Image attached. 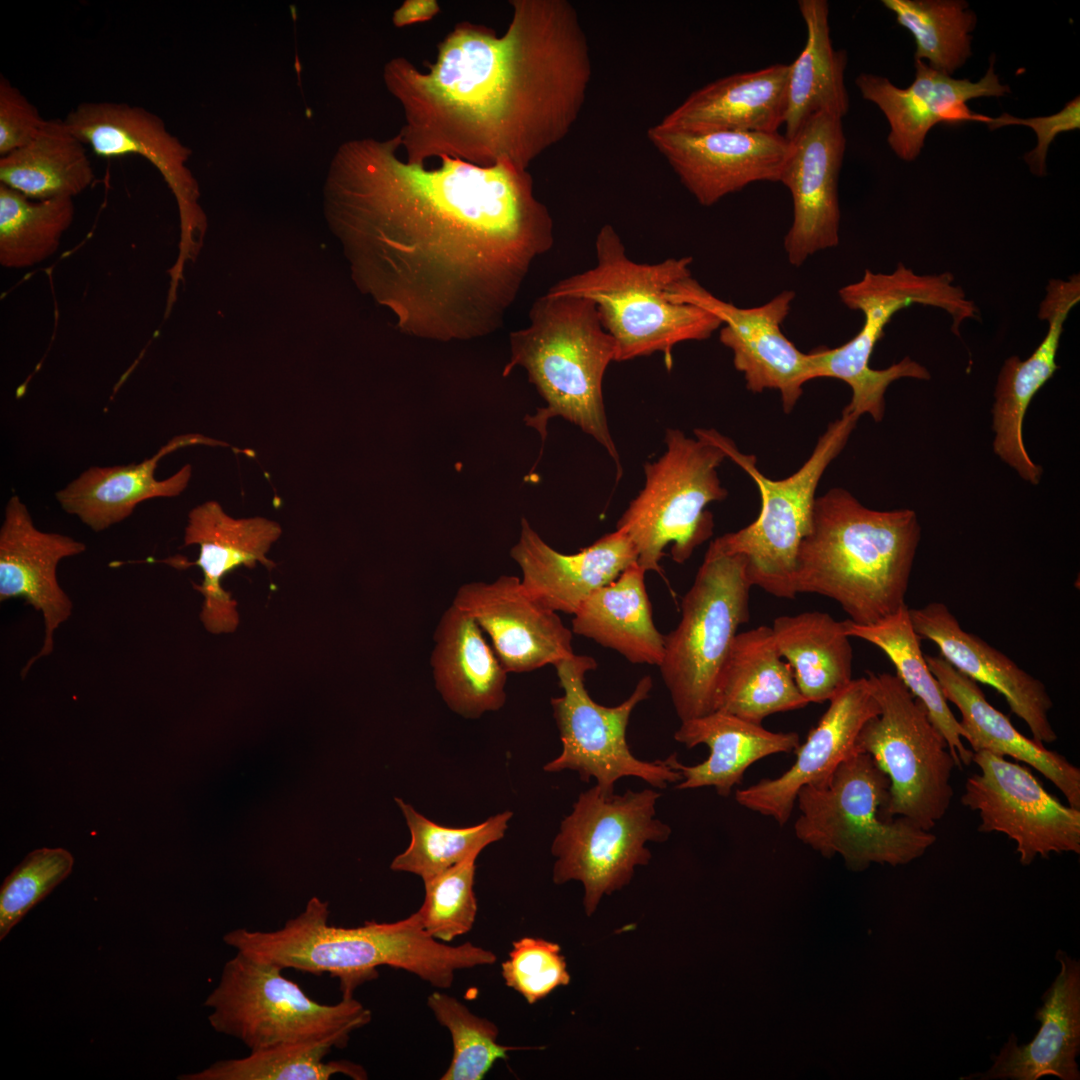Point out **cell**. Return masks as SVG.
I'll return each instance as SVG.
<instances>
[{
    "label": "cell",
    "mask_w": 1080,
    "mask_h": 1080,
    "mask_svg": "<svg viewBox=\"0 0 1080 1080\" xmlns=\"http://www.w3.org/2000/svg\"><path fill=\"white\" fill-rule=\"evenodd\" d=\"M400 137L340 150L329 214L357 287L397 328L449 342L502 325L535 259L554 244L553 219L528 170L440 157L403 160Z\"/></svg>",
    "instance_id": "1"
},
{
    "label": "cell",
    "mask_w": 1080,
    "mask_h": 1080,
    "mask_svg": "<svg viewBox=\"0 0 1080 1080\" xmlns=\"http://www.w3.org/2000/svg\"><path fill=\"white\" fill-rule=\"evenodd\" d=\"M502 35L458 22L425 70L404 57L384 68L400 103L408 162L458 158L528 170L576 123L592 78L589 45L567 0H511Z\"/></svg>",
    "instance_id": "2"
},
{
    "label": "cell",
    "mask_w": 1080,
    "mask_h": 1080,
    "mask_svg": "<svg viewBox=\"0 0 1080 1080\" xmlns=\"http://www.w3.org/2000/svg\"><path fill=\"white\" fill-rule=\"evenodd\" d=\"M328 918V902L313 897L280 929L239 928L227 932L223 941L283 970L329 973L338 978L342 997H352L358 986L377 978L380 966L405 970L435 988H450L456 971L497 960L492 951L470 942L449 946L436 940L416 912L396 922L369 921L351 928L330 925Z\"/></svg>",
    "instance_id": "3"
},
{
    "label": "cell",
    "mask_w": 1080,
    "mask_h": 1080,
    "mask_svg": "<svg viewBox=\"0 0 1080 1080\" xmlns=\"http://www.w3.org/2000/svg\"><path fill=\"white\" fill-rule=\"evenodd\" d=\"M921 527L915 511L865 507L835 487L816 497L812 527L802 540L794 591L836 601L849 619L875 623L905 603Z\"/></svg>",
    "instance_id": "4"
},
{
    "label": "cell",
    "mask_w": 1080,
    "mask_h": 1080,
    "mask_svg": "<svg viewBox=\"0 0 1080 1080\" xmlns=\"http://www.w3.org/2000/svg\"><path fill=\"white\" fill-rule=\"evenodd\" d=\"M510 356L502 375L523 368L545 406L524 417L542 440L551 419L560 417L593 437L622 476L603 401V378L616 358V344L603 328L595 304L582 297L547 292L529 311V325L509 335Z\"/></svg>",
    "instance_id": "5"
},
{
    "label": "cell",
    "mask_w": 1080,
    "mask_h": 1080,
    "mask_svg": "<svg viewBox=\"0 0 1080 1080\" xmlns=\"http://www.w3.org/2000/svg\"><path fill=\"white\" fill-rule=\"evenodd\" d=\"M595 250L593 268L560 280L548 291L595 304L603 328L615 341L616 362L661 353L670 370L677 344L706 340L721 327L715 314L670 296L678 281L691 276V257L637 263L627 256L610 224L600 228Z\"/></svg>",
    "instance_id": "6"
},
{
    "label": "cell",
    "mask_w": 1080,
    "mask_h": 1080,
    "mask_svg": "<svg viewBox=\"0 0 1080 1080\" xmlns=\"http://www.w3.org/2000/svg\"><path fill=\"white\" fill-rule=\"evenodd\" d=\"M838 295L847 308L863 314L864 323L843 345L809 352L813 379L826 377L845 382L852 397L843 412L859 418L869 414L876 422L884 417L885 393L892 382L900 378H931L926 367L910 357L885 369L871 368V355L895 313L912 304L942 309L951 316V329L957 336L965 320L979 319L978 307L960 286L954 285L951 273L919 275L902 263L891 273L866 269L859 281L843 286Z\"/></svg>",
    "instance_id": "7"
},
{
    "label": "cell",
    "mask_w": 1080,
    "mask_h": 1080,
    "mask_svg": "<svg viewBox=\"0 0 1080 1080\" xmlns=\"http://www.w3.org/2000/svg\"><path fill=\"white\" fill-rule=\"evenodd\" d=\"M889 784L869 754L853 753L827 781L801 788L795 836L824 857L840 855L853 871L918 859L936 836L905 817L884 815Z\"/></svg>",
    "instance_id": "8"
},
{
    "label": "cell",
    "mask_w": 1080,
    "mask_h": 1080,
    "mask_svg": "<svg viewBox=\"0 0 1080 1080\" xmlns=\"http://www.w3.org/2000/svg\"><path fill=\"white\" fill-rule=\"evenodd\" d=\"M859 417L842 411L818 438L805 463L787 478L774 480L762 474L754 455L740 452L734 442L714 429H696L719 446L727 458L755 482L761 508L746 527L713 540L724 552L741 555L752 586L779 598L795 599L794 573L799 546L810 532L816 489L827 467L844 449Z\"/></svg>",
    "instance_id": "9"
},
{
    "label": "cell",
    "mask_w": 1080,
    "mask_h": 1080,
    "mask_svg": "<svg viewBox=\"0 0 1080 1080\" xmlns=\"http://www.w3.org/2000/svg\"><path fill=\"white\" fill-rule=\"evenodd\" d=\"M739 554L712 541L681 603V618L664 637L660 665L681 721L716 710L721 674L738 629L749 621L752 587Z\"/></svg>",
    "instance_id": "10"
},
{
    "label": "cell",
    "mask_w": 1080,
    "mask_h": 1080,
    "mask_svg": "<svg viewBox=\"0 0 1080 1080\" xmlns=\"http://www.w3.org/2000/svg\"><path fill=\"white\" fill-rule=\"evenodd\" d=\"M664 441L665 452L645 463V484L616 524L634 545L638 565L661 575L665 548L670 545L673 561L686 562L713 534L707 505L728 495L717 472L727 458L719 446L679 429H667Z\"/></svg>",
    "instance_id": "11"
},
{
    "label": "cell",
    "mask_w": 1080,
    "mask_h": 1080,
    "mask_svg": "<svg viewBox=\"0 0 1080 1080\" xmlns=\"http://www.w3.org/2000/svg\"><path fill=\"white\" fill-rule=\"evenodd\" d=\"M280 967L236 951L204 1006L211 1027L250 1051L284 1043L332 1039L340 1048L370 1023L371 1011L352 997L336 1004L312 1000Z\"/></svg>",
    "instance_id": "12"
},
{
    "label": "cell",
    "mask_w": 1080,
    "mask_h": 1080,
    "mask_svg": "<svg viewBox=\"0 0 1080 1080\" xmlns=\"http://www.w3.org/2000/svg\"><path fill=\"white\" fill-rule=\"evenodd\" d=\"M880 713L861 728L858 752L869 754L889 779L888 818L905 817L930 831L953 797L956 762L925 707L890 673L868 672Z\"/></svg>",
    "instance_id": "13"
},
{
    "label": "cell",
    "mask_w": 1080,
    "mask_h": 1080,
    "mask_svg": "<svg viewBox=\"0 0 1080 1080\" xmlns=\"http://www.w3.org/2000/svg\"><path fill=\"white\" fill-rule=\"evenodd\" d=\"M660 797L650 788L615 794L595 785L578 796L562 820L551 846L553 881H580L587 915L603 895L627 885L637 866L649 863L648 842L663 843L671 836V827L656 817Z\"/></svg>",
    "instance_id": "14"
},
{
    "label": "cell",
    "mask_w": 1080,
    "mask_h": 1080,
    "mask_svg": "<svg viewBox=\"0 0 1080 1080\" xmlns=\"http://www.w3.org/2000/svg\"><path fill=\"white\" fill-rule=\"evenodd\" d=\"M553 666L563 689L562 696L551 699L562 751L543 767L544 771H575L584 782L594 778L596 786L605 792H614L616 782L624 777H636L660 789L680 782L681 774L665 759L640 760L627 743L631 714L649 697L651 676H643L625 701L608 707L595 702L585 687L587 672L597 667L593 657L574 654Z\"/></svg>",
    "instance_id": "15"
},
{
    "label": "cell",
    "mask_w": 1080,
    "mask_h": 1080,
    "mask_svg": "<svg viewBox=\"0 0 1080 1080\" xmlns=\"http://www.w3.org/2000/svg\"><path fill=\"white\" fill-rule=\"evenodd\" d=\"M70 131L102 158L138 155L161 174L177 202L180 242L170 269V288L177 290L187 263L198 255L205 236L206 217L199 188L186 161L190 150L173 136L155 113L118 102H83L64 119Z\"/></svg>",
    "instance_id": "16"
},
{
    "label": "cell",
    "mask_w": 1080,
    "mask_h": 1080,
    "mask_svg": "<svg viewBox=\"0 0 1080 1080\" xmlns=\"http://www.w3.org/2000/svg\"><path fill=\"white\" fill-rule=\"evenodd\" d=\"M980 772L965 782L961 804L980 817L978 831L1016 843L1023 866L1037 857L1080 853V809L1050 794L1029 768L988 752H973Z\"/></svg>",
    "instance_id": "17"
},
{
    "label": "cell",
    "mask_w": 1080,
    "mask_h": 1080,
    "mask_svg": "<svg viewBox=\"0 0 1080 1080\" xmlns=\"http://www.w3.org/2000/svg\"><path fill=\"white\" fill-rule=\"evenodd\" d=\"M670 295L676 301L700 306L721 320L719 340L732 351L734 367L743 374L749 391L777 390L784 412L794 409L803 386L813 380L810 354L800 351L781 329L791 310L794 291L784 290L760 306L741 308L714 296L691 275L677 282Z\"/></svg>",
    "instance_id": "18"
},
{
    "label": "cell",
    "mask_w": 1080,
    "mask_h": 1080,
    "mask_svg": "<svg viewBox=\"0 0 1080 1080\" xmlns=\"http://www.w3.org/2000/svg\"><path fill=\"white\" fill-rule=\"evenodd\" d=\"M647 138L705 207L751 183L779 182L791 149L779 132L684 133L655 124Z\"/></svg>",
    "instance_id": "19"
},
{
    "label": "cell",
    "mask_w": 1080,
    "mask_h": 1080,
    "mask_svg": "<svg viewBox=\"0 0 1080 1080\" xmlns=\"http://www.w3.org/2000/svg\"><path fill=\"white\" fill-rule=\"evenodd\" d=\"M790 142L779 181L790 191L793 205L783 245L788 262L799 267L839 243L838 179L846 147L842 118L820 113Z\"/></svg>",
    "instance_id": "20"
},
{
    "label": "cell",
    "mask_w": 1080,
    "mask_h": 1080,
    "mask_svg": "<svg viewBox=\"0 0 1080 1080\" xmlns=\"http://www.w3.org/2000/svg\"><path fill=\"white\" fill-rule=\"evenodd\" d=\"M452 604L471 615L488 635L508 673L531 672L574 655L572 631L557 612L536 601L516 576L465 583Z\"/></svg>",
    "instance_id": "21"
},
{
    "label": "cell",
    "mask_w": 1080,
    "mask_h": 1080,
    "mask_svg": "<svg viewBox=\"0 0 1080 1080\" xmlns=\"http://www.w3.org/2000/svg\"><path fill=\"white\" fill-rule=\"evenodd\" d=\"M991 58L986 74L977 82L955 79L915 60V79L906 88H898L887 78L862 73L856 86L863 98L876 104L884 113L890 131L888 144L902 160L916 159L932 127L939 123L962 124L967 121L987 123L988 116L971 111L967 102L978 97H1000L1010 93L994 72Z\"/></svg>",
    "instance_id": "22"
},
{
    "label": "cell",
    "mask_w": 1080,
    "mask_h": 1080,
    "mask_svg": "<svg viewBox=\"0 0 1080 1080\" xmlns=\"http://www.w3.org/2000/svg\"><path fill=\"white\" fill-rule=\"evenodd\" d=\"M879 713L868 679H852L829 700L818 724L795 750L793 765L776 778L761 779L737 790V803L783 826L792 815L801 788L824 783L842 761L858 752L856 740L861 728Z\"/></svg>",
    "instance_id": "23"
},
{
    "label": "cell",
    "mask_w": 1080,
    "mask_h": 1080,
    "mask_svg": "<svg viewBox=\"0 0 1080 1080\" xmlns=\"http://www.w3.org/2000/svg\"><path fill=\"white\" fill-rule=\"evenodd\" d=\"M282 533L280 525L267 518H233L216 501H207L188 514L184 545H198L194 562L180 558L162 560L176 568L197 565L203 573L201 584H193L203 596L200 619L213 634L232 633L239 624L237 602L222 587V579L240 566L253 568L257 562L268 569L275 566L266 553Z\"/></svg>",
    "instance_id": "24"
},
{
    "label": "cell",
    "mask_w": 1080,
    "mask_h": 1080,
    "mask_svg": "<svg viewBox=\"0 0 1080 1080\" xmlns=\"http://www.w3.org/2000/svg\"><path fill=\"white\" fill-rule=\"evenodd\" d=\"M85 550L83 542L70 536L39 530L22 500L10 497L0 528V601L22 598L44 621L43 644L25 664L22 677L38 659L53 652L54 633L72 614V601L57 580V566Z\"/></svg>",
    "instance_id": "25"
},
{
    "label": "cell",
    "mask_w": 1080,
    "mask_h": 1080,
    "mask_svg": "<svg viewBox=\"0 0 1080 1080\" xmlns=\"http://www.w3.org/2000/svg\"><path fill=\"white\" fill-rule=\"evenodd\" d=\"M1080 301V277L1051 279L1046 287L1038 317L1048 323V330L1030 357L1021 360L1011 356L1005 360L995 387L993 405V443L995 453L1018 474L1032 484H1038L1042 468L1029 457L1022 435L1024 416L1037 392L1059 368L1056 355L1064 323Z\"/></svg>",
    "instance_id": "26"
},
{
    "label": "cell",
    "mask_w": 1080,
    "mask_h": 1080,
    "mask_svg": "<svg viewBox=\"0 0 1080 1080\" xmlns=\"http://www.w3.org/2000/svg\"><path fill=\"white\" fill-rule=\"evenodd\" d=\"M909 613L920 638L933 642L956 670L998 691L1011 712L1028 726L1035 741L1049 744L1057 740L1048 717L1053 702L1042 681L982 638L964 630L944 603L909 608Z\"/></svg>",
    "instance_id": "27"
},
{
    "label": "cell",
    "mask_w": 1080,
    "mask_h": 1080,
    "mask_svg": "<svg viewBox=\"0 0 1080 1080\" xmlns=\"http://www.w3.org/2000/svg\"><path fill=\"white\" fill-rule=\"evenodd\" d=\"M510 556L521 569L522 585L536 601L572 615L595 590L637 562L634 545L620 530L574 554H563L548 545L524 517Z\"/></svg>",
    "instance_id": "28"
},
{
    "label": "cell",
    "mask_w": 1080,
    "mask_h": 1080,
    "mask_svg": "<svg viewBox=\"0 0 1080 1080\" xmlns=\"http://www.w3.org/2000/svg\"><path fill=\"white\" fill-rule=\"evenodd\" d=\"M1055 959L1060 970L1035 1011L1040 1028L1034 1038L1019 1044L1017 1036L1010 1034L999 1053L991 1055L988 1070L960 1080L1080 1079V961L1061 949Z\"/></svg>",
    "instance_id": "29"
},
{
    "label": "cell",
    "mask_w": 1080,
    "mask_h": 1080,
    "mask_svg": "<svg viewBox=\"0 0 1080 1080\" xmlns=\"http://www.w3.org/2000/svg\"><path fill=\"white\" fill-rule=\"evenodd\" d=\"M196 444L227 446L200 434L176 436L140 463L90 467L59 490L56 499L66 513L76 516L95 532L103 531L127 519L143 501L180 495L192 475L190 464L164 480H158L155 471L166 455Z\"/></svg>",
    "instance_id": "30"
},
{
    "label": "cell",
    "mask_w": 1080,
    "mask_h": 1080,
    "mask_svg": "<svg viewBox=\"0 0 1080 1080\" xmlns=\"http://www.w3.org/2000/svg\"><path fill=\"white\" fill-rule=\"evenodd\" d=\"M789 65L731 74L693 91L658 123L684 133H774L784 122Z\"/></svg>",
    "instance_id": "31"
},
{
    "label": "cell",
    "mask_w": 1080,
    "mask_h": 1080,
    "mask_svg": "<svg viewBox=\"0 0 1080 1080\" xmlns=\"http://www.w3.org/2000/svg\"><path fill=\"white\" fill-rule=\"evenodd\" d=\"M944 697L960 711L964 739L973 752L1009 756L1041 773L1080 809V769L1058 752L1020 733L1009 718L992 706L978 683L956 670L941 655H925Z\"/></svg>",
    "instance_id": "32"
},
{
    "label": "cell",
    "mask_w": 1080,
    "mask_h": 1080,
    "mask_svg": "<svg viewBox=\"0 0 1080 1080\" xmlns=\"http://www.w3.org/2000/svg\"><path fill=\"white\" fill-rule=\"evenodd\" d=\"M674 739L689 749L700 744L709 748L708 758L696 765L682 764L675 753L665 759L681 774L676 788L714 787L723 797L741 783L752 764L770 755L795 752L800 745L796 732H773L720 710L681 721Z\"/></svg>",
    "instance_id": "33"
},
{
    "label": "cell",
    "mask_w": 1080,
    "mask_h": 1080,
    "mask_svg": "<svg viewBox=\"0 0 1080 1080\" xmlns=\"http://www.w3.org/2000/svg\"><path fill=\"white\" fill-rule=\"evenodd\" d=\"M433 639L435 686L453 712L478 718L504 706L508 672L471 615L452 604L441 615Z\"/></svg>",
    "instance_id": "34"
},
{
    "label": "cell",
    "mask_w": 1080,
    "mask_h": 1080,
    "mask_svg": "<svg viewBox=\"0 0 1080 1080\" xmlns=\"http://www.w3.org/2000/svg\"><path fill=\"white\" fill-rule=\"evenodd\" d=\"M808 704L791 666L782 660L770 626L736 635L721 674L716 710L762 724L772 714Z\"/></svg>",
    "instance_id": "35"
},
{
    "label": "cell",
    "mask_w": 1080,
    "mask_h": 1080,
    "mask_svg": "<svg viewBox=\"0 0 1080 1080\" xmlns=\"http://www.w3.org/2000/svg\"><path fill=\"white\" fill-rule=\"evenodd\" d=\"M645 574L636 562L613 582L595 590L573 614L572 632L618 652L633 664L659 666L665 635L653 621Z\"/></svg>",
    "instance_id": "36"
},
{
    "label": "cell",
    "mask_w": 1080,
    "mask_h": 1080,
    "mask_svg": "<svg viewBox=\"0 0 1080 1080\" xmlns=\"http://www.w3.org/2000/svg\"><path fill=\"white\" fill-rule=\"evenodd\" d=\"M798 3L807 36L804 48L789 65L783 122L789 141L812 117L831 113L843 119L849 110L844 81L847 57L832 45L829 4L825 0Z\"/></svg>",
    "instance_id": "37"
},
{
    "label": "cell",
    "mask_w": 1080,
    "mask_h": 1080,
    "mask_svg": "<svg viewBox=\"0 0 1080 1080\" xmlns=\"http://www.w3.org/2000/svg\"><path fill=\"white\" fill-rule=\"evenodd\" d=\"M771 628L781 656L809 703L829 701L852 681L853 652L842 621L809 611L778 616Z\"/></svg>",
    "instance_id": "38"
},
{
    "label": "cell",
    "mask_w": 1080,
    "mask_h": 1080,
    "mask_svg": "<svg viewBox=\"0 0 1080 1080\" xmlns=\"http://www.w3.org/2000/svg\"><path fill=\"white\" fill-rule=\"evenodd\" d=\"M846 635L867 641L882 650L896 669V676L925 707L932 723L944 736L958 768L972 763L973 751L964 742V731L952 713L941 687L930 671L905 604L895 613L868 625L844 620Z\"/></svg>",
    "instance_id": "39"
},
{
    "label": "cell",
    "mask_w": 1080,
    "mask_h": 1080,
    "mask_svg": "<svg viewBox=\"0 0 1080 1080\" xmlns=\"http://www.w3.org/2000/svg\"><path fill=\"white\" fill-rule=\"evenodd\" d=\"M85 147L64 120H47L31 142L0 157V184L32 200L73 199L94 180Z\"/></svg>",
    "instance_id": "40"
},
{
    "label": "cell",
    "mask_w": 1080,
    "mask_h": 1080,
    "mask_svg": "<svg viewBox=\"0 0 1080 1080\" xmlns=\"http://www.w3.org/2000/svg\"><path fill=\"white\" fill-rule=\"evenodd\" d=\"M332 1048H340L332 1039L284 1043L250 1051L243 1058L218 1060L195 1073L179 1075V1080H328L343 1074L354 1080H366L364 1067L348 1060L325 1061Z\"/></svg>",
    "instance_id": "41"
},
{
    "label": "cell",
    "mask_w": 1080,
    "mask_h": 1080,
    "mask_svg": "<svg viewBox=\"0 0 1080 1080\" xmlns=\"http://www.w3.org/2000/svg\"><path fill=\"white\" fill-rule=\"evenodd\" d=\"M74 218L72 198L32 200L0 184V263L22 269L59 248Z\"/></svg>",
    "instance_id": "42"
},
{
    "label": "cell",
    "mask_w": 1080,
    "mask_h": 1080,
    "mask_svg": "<svg viewBox=\"0 0 1080 1080\" xmlns=\"http://www.w3.org/2000/svg\"><path fill=\"white\" fill-rule=\"evenodd\" d=\"M411 834L408 848L396 856L390 868L418 875L422 880L454 866L504 837L513 813L504 811L475 826L464 828L437 824L400 798H395Z\"/></svg>",
    "instance_id": "43"
},
{
    "label": "cell",
    "mask_w": 1080,
    "mask_h": 1080,
    "mask_svg": "<svg viewBox=\"0 0 1080 1080\" xmlns=\"http://www.w3.org/2000/svg\"><path fill=\"white\" fill-rule=\"evenodd\" d=\"M897 23L906 28L916 44L915 60L948 75L972 55L971 35L975 14L958 0H883Z\"/></svg>",
    "instance_id": "44"
},
{
    "label": "cell",
    "mask_w": 1080,
    "mask_h": 1080,
    "mask_svg": "<svg viewBox=\"0 0 1080 1080\" xmlns=\"http://www.w3.org/2000/svg\"><path fill=\"white\" fill-rule=\"evenodd\" d=\"M427 1005L449 1030L453 1043L452 1059L441 1080H481L497 1060L508 1059L509 1051L526 1049L500 1045L497 1026L473 1014L455 997L434 991Z\"/></svg>",
    "instance_id": "45"
},
{
    "label": "cell",
    "mask_w": 1080,
    "mask_h": 1080,
    "mask_svg": "<svg viewBox=\"0 0 1080 1080\" xmlns=\"http://www.w3.org/2000/svg\"><path fill=\"white\" fill-rule=\"evenodd\" d=\"M477 857L473 854L423 881L425 897L416 914L423 929L438 941H452L473 927L478 909L474 893Z\"/></svg>",
    "instance_id": "46"
},
{
    "label": "cell",
    "mask_w": 1080,
    "mask_h": 1080,
    "mask_svg": "<svg viewBox=\"0 0 1080 1080\" xmlns=\"http://www.w3.org/2000/svg\"><path fill=\"white\" fill-rule=\"evenodd\" d=\"M74 858L63 848L30 852L4 879L0 888V940L72 872Z\"/></svg>",
    "instance_id": "47"
},
{
    "label": "cell",
    "mask_w": 1080,
    "mask_h": 1080,
    "mask_svg": "<svg viewBox=\"0 0 1080 1080\" xmlns=\"http://www.w3.org/2000/svg\"><path fill=\"white\" fill-rule=\"evenodd\" d=\"M506 985L529 1004L548 996L559 986L568 985L570 975L561 947L540 938L524 937L512 943L509 958L501 964Z\"/></svg>",
    "instance_id": "48"
},
{
    "label": "cell",
    "mask_w": 1080,
    "mask_h": 1080,
    "mask_svg": "<svg viewBox=\"0 0 1080 1080\" xmlns=\"http://www.w3.org/2000/svg\"><path fill=\"white\" fill-rule=\"evenodd\" d=\"M38 109L6 77H0V157L27 145L46 123Z\"/></svg>",
    "instance_id": "49"
},
{
    "label": "cell",
    "mask_w": 1080,
    "mask_h": 1080,
    "mask_svg": "<svg viewBox=\"0 0 1080 1080\" xmlns=\"http://www.w3.org/2000/svg\"><path fill=\"white\" fill-rule=\"evenodd\" d=\"M990 130L1008 125H1024L1032 128L1037 135V146L1025 154L1024 159L1031 172L1037 176L1046 174V156L1050 144L1056 135L1080 127V99L1074 98L1064 108L1050 116L1028 119L1017 118L1004 113L996 118H989L986 123Z\"/></svg>",
    "instance_id": "50"
},
{
    "label": "cell",
    "mask_w": 1080,
    "mask_h": 1080,
    "mask_svg": "<svg viewBox=\"0 0 1080 1080\" xmlns=\"http://www.w3.org/2000/svg\"><path fill=\"white\" fill-rule=\"evenodd\" d=\"M439 12L440 5L436 0H406L394 11L392 22L401 28L429 21Z\"/></svg>",
    "instance_id": "51"
}]
</instances>
